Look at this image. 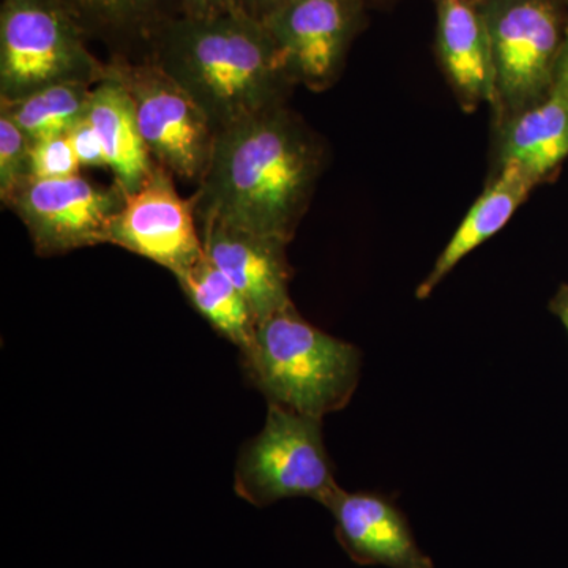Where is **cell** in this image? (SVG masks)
<instances>
[{
    "label": "cell",
    "instance_id": "11",
    "mask_svg": "<svg viewBox=\"0 0 568 568\" xmlns=\"http://www.w3.org/2000/svg\"><path fill=\"white\" fill-rule=\"evenodd\" d=\"M324 507L335 519L336 540L358 566L435 568L392 497L339 488Z\"/></svg>",
    "mask_w": 568,
    "mask_h": 568
},
{
    "label": "cell",
    "instance_id": "22",
    "mask_svg": "<svg viewBox=\"0 0 568 568\" xmlns=\"http://www.w3.org/2000/svg\"><path fill=\"white\" fill-rule=\"evenodd\" d=\"M69 138L81 166L106 168V170L110 168L102 140L89 121L88 114L70 130Z\"/></svg>",
    "mask_w": 568,
    "mask_h": 568
},
{
    "label": "cell",
    "instance_id": "25",
    "mask_svg": "<svg viewBox=\"0 0 568 568\" xmlns=\"http://www.w3.org/2000/svg\"><path fill=\"white\" fill-rule=\"evenodd\" d=\"M552 92L568 99V21L566 33H564L562 47H560L558 62H556L555 81H552Z\"/></svg>",
    "mask_w": 568,
    "mask_h": 568
},
{
    "label": "cell",
    "instance_id": "18",
    "mask_svg": "<svg viewBox=\"0 0 568 568\" xmlns=\"http://www.w3.org/2000/svg\"><path fill=\"white\" fill-rule=\"evenodd\" d=\"M92 85L84 81L58 82L21 99L2 100L0 110L6 111L31 141L67 134L84 118Z\"/></svg>",
    "mask_w": 568,
    "mask_h": 568
},
{
    "label": "cell",
    "instance_id": "2",
    "mask_svg": "<svg viewBox=\"0 0 568 568\" xmlns=\"http://www.w3.org/2000/svg\"><path fill=\"white\" fill-rule=\"evenodd\" d=\"M155 62L200 104L216 133L283 104L294 85L265 24L234 10L168 21Z\"/></svg>",
    "mask_w": 568,
    "mask_h": 568
},
{
    "label": "cell",
    "instance_id": "3",
    "mask_svg": "<svg viewBox=\"0 0 568 568\" xmlns=\"http://www.w3.org/2000/svg\"><path fill=\"white\" fill-rule=\"evenodd\" d=\"M242 361L271 405L321 420L345 409L361 381V349L308 323L294 304L257 323Z\"/></svg>",
    "mask_w": 568,
    "mask_h": 568
},
{
    "label": "cell",
    "instance_id": "6",
    "mask_svg": "<svg viewBox=\"0 0 568 568\" xmlns=\"http://www.w3.org/2000/svg\"><path fill=\"white\" fill-rule=\"evenodd\" d=\"M339 488L324 444L323 420L268 403L263 429L239 452L235 495L254 507L291 497L325 506Z\"/></svg>",
    "mask_w": 568,
    "mask_h": 568
},
{
    "label": "cell",
    "instance_id": "15",
    "mask_svg": "<svg viewBox=\"0 0 568 568\" xmlns=\"http://www.w3.org/2000/svg\"><path fill=\"white\" fill-rule=\"evenodd\" d=\"M496 168L515 164L540 185L568 159V99L551 92L495 123Z\"/></svg>",
    "mask_w": 568,
    "mask_h": 568
},
{
    "label": "cell",
    "instance_id": "28",
    "mask_svg": "<svg viewBox=\"0 0 568 568\" xmlns=\"http://www.w3.org/2000/svg\"><path fill=\"white\" fill-rule=\"evenodd\" d=\"M562 2L568 7V0H562Z\"/></svg>",
    "mask_w": 568,
    "mask_h": 568
},
{
    "label": "cell",
    "instance_id": "12",
    "mask_svg": "<svg viewBox=\"0 0 568 568\" xmlns=\"http://www.w3.org/2000/svg\"><path fill=\"white\" fill-rule=\"evenodd\" d=\"M201 237L205 256L244 294L257 323L293 304L287 245L216 216H203Z\"/></svg>",
    "mask_w": 568,
    "mask_h": 568
},
{
    "label": "cell",
    "instance_id": "1",
    "mask_svg": "<svg viewBox=\"0 0 568 568\" xmlns=\"http://www.w3.org/2000/svg\"><path fill=\"white\" fill-rule=\"evenodd\" d=\"M321 138L283 104L220 130L200 181L203 216L245 227L287 245L324 168Z\"/></svg>",
    "mask_w": 568,
    "mask_h": 568
},
{
    "label": "cell",
    "instance_id": "21",
    "mask_svg": "<svg viewBox=\"0 0 568 568\" xmlns=\"http://www.w3.org/2000/svg\"><path fill=\"white\" fill-rule=\"evenodd\" d=\"M81 163L69 133L31 141L29 178L63 179L80 174Z\"/></svg>",
    "mask_w": 568,
    "mask_h": 568
},
{
    "label": "cell",
    "instance_id": "23",
    "mask_svg": "<svg viewBox=\"0 0 568 568\" xmlns=\"http://www.w3.org/2000/svg\"><path fill=\"white\" fill-rule=\"evenodd\" d=\"M284 2L286 0H230V6L231 10L264 24Z\"/></svg>",
    "mask_w": 568,
    "mask_h": 568
},
{
    "label": "cell",
    "instance_id": "4",
    "mask_svg": "<svg viewBox=\"0 0 568 568\" xmlns=\"http://www.w3.org/2000/svg\"><path fill=\"white\" fill-rule=\"evenodd\" d=\"M84 33L62 0H2L0 100L58 82L102 80L106 69L89 52Z\"/></svg>",
    "mask_w": 568,
    "mask_h": 568
},
{
    "label": "cell",
    "instance_id": "16",
    "mask_svg": "<svg viewBox=\"0 0 568 568\" xmlns=\"http://www.w3.org/2000/svg\"><path fill=\"white\" fill-rule=\"evenodd\" d=\"M85 114L102 140L115 185L123 193L140 189L155 164L138 129L132 97L114 65L93 85Z\"/></svg>",
    "mask_w": 568,
    "mask_h": 568
},
{
    "label": "cell",
    "instance_id": "14",
    "mask_svg": "<svg viewBox=\"0 0 568 568\" xmlns=\"http://www.w3.org/2000/svg\"><path fill=\"white\" fill-rule=\"evenodd\" d=\"M537 185L534 179L515 164L497 166L484 193L466 213L465 220L437 256L429 274L418 284V301H426L467 254L499 233Z\"/></svg>",
    "mask_w": 568,
    "mask_h": 568
},
{
    "label": "cell",
    "instance_id": "20",
    "mask_svg": "<svg viewBox=\"0 0 568 568\" xmlns=\"http://www.w3.org/2000/svg\"><path fill=\"white\" fill-rule=\"evenodd\" d=\"M31 140L6 111L0 110V197L9 203L18 186L29 178Z\"/></svg>",
    "mask_w": 568,
    "mask_h": 568
},
{
    "label": "cell",
    "instance_id": "10",
    "mask_svg": "<svg viewBox=\"0 0 568 568\" xmlns=\"http://www.w3.org/2000/svg\"><path fill=\"white\" fill-rule=\"evenodd\" d=\"M194 209L196 201L183 200L170 171L155 164L140 189L125 193L112 219L106 244L140 254L174 276L182 275L204 256Z\"/></svg>",
    "mask_w": 568,
    "mask_h": 568
},
{
    "label": "cell",
    "instance_id": "24",
    "mask_svg": "<svg viewBox=\"0 0 568 568\" xmlns=\"http://www.w3.org/2000/svg\"><path fill=\"white\" fill-rule=\"evenodd\" d=\"M182 17L209 18L231 11L230 0H178Z\"/></svg>",
    "mask_w": 568,
    "mask_h": 568
},
{
    "label": "cell",
    "instance_id": "27",
    "mask_svg": "<svg viewBox=\"0 0 568 568\" xmlns=\"http://www.w3.org/2000/svg\"><path fill=\"white\" fill-rule=\"evenodd\" d=\"M362 2H364L366 9H375V7H387L394 0H362Z\"/></svg>",
    "mask_w": 568,
    "mask_h": 568
},
{
    "label": "cell",
    "instance_id": "17",
    "mask_svg": "<svg viewBox=\"0 0 568 568\" xmlns=\"http://www.w3.org/2000/svg\"><path fill=\"white\" fill-rule=\"evenodd\" d=\"M197 313L223 338L245 353L252 346L257 320L244 294L207 256L175 276Z\"/></svg>",
    "mask_w": 568,
    "mask_h": 568
},
{
    "label": "cell",
    "instance_id": "19",
    "mask_svg": "<svg viewBox=\"0 0 568 568\" xmlns=\"http://www.w3.org/2000/svg\"><path fill=\"white\" fill-rule=\"evenodd\" d=\"M82 31L152 33L155 40L166 22L160 18L162 0H62Z\"/></svg>",
    "mask_w": 568,
    "mask_h": 568
},
{
    "label": "cell",
    "instance_id": "5",
    "mask_svg": "<svg viewBox=\"0 0 568 568\" xmlns=\"http://www.w3.org/2000/svg\"><path fill=\"white\" fill-rule=\"evenodd\" d=\"M491 44L495 123L547 99L568 21L562 0H477Z\"/></svg>",
    "mask_w": 568,
    "mask_h": 568
},
{
    "label": "cell",
    "instance_id": "26",
    "mask_svg": "<svg viewBox=\"0 0 568 568\" xmlns=\"http://www.w3.org/2000/svg\"><path fill=\"white\" fill-rule=\"evenodd\" d=\"M551 312L559 317L560 323L566 325L568 332V284L560 287L559 293L552 298L551 305H549Z\"/></svg>",
    "mask_w": 568,
    "mask_h": 568
},
{
    "label": "cell",
    "instance_id": "13",
    "mask_svg": "<svg viewBox=\"0 0 568 568\" xmlns=\"http://www.w3.org/2000/svg\"><path fill=\"white\" fill-rule=\"evenodd\" d=\"M436 54L452 92L466 112L491 104V44L477 0H435Z\"/></svg>",
    "mask_w": 568,
    "mask_h": 568
},
{
    "label": "cell",
    "instance_id": "7",
    "mask_svg": "<svg viewBox=\"0 0 568 568\" xmlns=\"http://www.w3.org/2000/svg\"><path fill=\"white\" fill-rule=\"evenodd\" d=\"M114 69L132 97L138 129L152 160L178 178L200 182L216 136L200 104L156 62Z\"/></svg>",
    "mask_w": 568,
    "mask_h": 568
},
{
    "label": "cell",
    "instance_id": "9",
    "mask_svg": "<svg viewBox=\"0 0 568 568\" xmlns=\"http://www.w3.org/2000/svg\"><path fill=\"white\" fill-rule=\"evenodd\" d=\"M365 11L362 0H286L264 22L294 85L323 92L335 84Z\"/></svg>",
    "mask_w": 568,
    "mask_h": 568
},
{
    "label": "cell",
    "instance_id": "8",
    "mask_svg": "<svg viewBox=\"0 0 568 568\" xmlns=\"http://www.w3.org/2000/svg\"><path fill=\"white\" fill-rule=\"evenodd\" d=\"M123 197L121 186L104 189L77 174L63 179L28 178L7 205L28 227L36 252L52 256L106 244Z\"/></svg>",
    "mask_w": 568,
    "mask_h": 568
}]
</instances>
